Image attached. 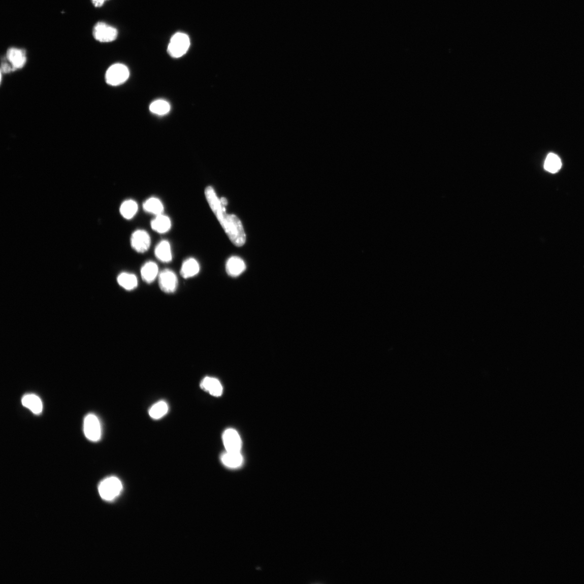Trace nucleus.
<instances>
[{"mask_svg": "<svg viewBox=\"0 0 584 584\" xmlns=\"http://www.w3.org/2000/svg\"><path fill=\"white\" fill-rule=\"evenodd\" d=\"M190 44L189 38L187 35L177 33L171 38L168 51L172 57L179 58L187 53Z\"/></svg>", "mask_w": 584, "mask_h": 584, "instance_id": "3", "label": "nucleus"}, {"mask_svg": "<svg viewBox=\"0 0 584 584\" xmlns=\"http://www.w3.org/2000/svg\"><path fill=\"white\" fill-rule=\"evenodd\" d=\"M222 463L231 469H237L243 463V457L240 452H228L223 453L221 458Z\"/></svg>", "mask_w": 584, "mask_h": 584, "instance_id": "18", "label": "nucleus"}, {"mask_svg": "<svg viewBox=\"0 0 584 584\" xmlns=\"http://www.w3.org/2000/svg\"><path fill=\"white\" fill-rule=\"evenodd\" d=\"M83 430L86 437L90 441H98L101 438V425L98 417L93 414H88L85 417Z\"/></svg>", "mask_w": 584, "mask_h": 584, "instance_id": "7", "label": "nucleus"}, {"mask_svg": "<svg viewBox=\"0 0 584 584\" xmlns=\"http://www.w3.org/2000/svg\"><path fill=\"white\" fill-rule=\"evenodd\" d=\"M22 404L34 414H39L43 411V403L40 398L36 395H24L22 398Z\"/></svg>", "mask_w": 584, "mask_h": 584, "instance_id": "16", "label": "nucleus"}, {"mask_svg": "<svg viewBox=\"0 0 584 584\" xmlns=\"http://www.w3.org/2000/svg\"><path fill=\"white\" fill-rule=\"evenodd\" d=\"M138 211L137 203L133 200H127L121 204L120 212L124 219L130 220L134 218Z\"/></svg>", "mask_w": 584, "mask_h": 584, "instance_id": "21", "label": "nucleus"}, {"mask_svg": "<svg viewBox=\"0 0 584 584\" xmlns=\"http://www.w3.org/2000/svg\"><path fill=\"white\" fill-rule=\"evenodd\" d=\"M562 164L560 157L554 153H549L544 163V169L549 173H556L560 171Z\"/></svg>", "mask_w": 584, "mask_h": 584, "instance_id": "22", "label": "nucleus"}, {"mask_svg": "<svg viewBox=\"0 0 584 584\" xmlns=\"http://www.w3.org/2000/svg\"><path fill=\"white\" fill-rule=\"evenodd\" d=\"M205 195L211 209L232 243L237 247L243 246L246 243V237L240 220L236 215L226 213V207L221 204L212 186L206 188Z\"/></svg>", "mask_w": 584, "mask_h": 584, "instance_id": "1", "label": "nucleus"}, {"mask_svg": "<svg viewBox=\"0 0 584 584\" xmlns=\"http://www.w3.org/2000/svg\"><path fill=\"white\" fill-rule=\"evenodd\" d=\"M15 71L12 66L7 63H3L2 66V72L4 73H10Z\"/></svg>", "mask_w": 584, "mask_h": 584, "instance_id": "25", "label": "nucleus"}, {"mask_svg": "<svg viewBox=\"0 0 584 584\" xmlns=\"http://www.w3.org/2000/svg\"><path fill=\"white\" fill-rule=\"evenodd\" d=\"M151 226L155 232L159 234H165L171 230L172 222L168 216L161 214L156 215L151 221Z\"/></svg>", "mask_w": 584, "mask_h": 584, "instance_id": "15", "label": "nucleus"}, {"mask_svg": "<svg viewBox=\"0 0 584 584\" xmlns=\"http://www.w3.org/2000/svg\"><path fill=\"white\" fill-rule=\"evenodd\" d=\"M222 440L226 451L240 452L242 441L237 431L232 429L226 430L223 434Z\"/></svg>", "mask_w": 584, "mask_h": 584, "instance_id": "9", "label": "nucleus"}, {"mask_svg": "<svg viewBox=\"0 0 584 584\" xmlns=\"http://www.w3.org/2000/svg\"><path fill=\"white\" fill-rule=\"evenodd\" d=\"M131 246L139 253H144L151 244V239L148 232L143 230H138L132 233L131 238Z\"/></svg>", "mask_w": 584, "mask_h": 584, "instance_id": "8", "label": "nucleus"}, {"mask_svg": "<svg viewBox=\"0 0 584 584\" xmlns=\"http://www.w3.org/2000/svg\"><path fill=\"white\" fill-rule=\"evenodd\" d=\"M108 0H91V3L96 8H100L104 6Z\"/></svg>", "mask_w": 584, "mask_h": 584, "instance_id": "26", "label": "nucleus"}, {"mask_svg": "<svg viewBox=\"0 0 584 584\" xmlns=\"http://www.w3.org/2000/svg\"><path fill=\"white\" fill-rule=\"evenodd\" d=\"M129 77L127 67L121 63H116L110 67L106 73V81L108 85L119 86L126 82Z\"/></svg>", "mask_w": 584, "mask_h": 584, "instance_id": "4", "label": "nucleus"}, {"mask_svg": "<svg viewBox=\"0 0 584 584\" xmlns=\"http://www.w3.org/2000/svg\"><path fill=\"white\" fill-rule=\"evenodd\" d=\"M154 253L157 259L164 263H169L172 261V253L170 242L162 240L155 248Z\"/></svg>", "mask_w": 584, "mask_h": 584, "instance_id": "13", "label": "nucleus"}, {"mask_svg": "<svg viewBox=\"0 0 584 584\" xmlns=\"http://www.w3.org/2000/svg\"><path fill=\"white\" fill-rule=\"evenodd\" d=\"M169 411V406L164 401L158 402L152 406L149 411L150 416L154 419H159Z\"/></svg>", "mask_w": 584, "mask_h": 584, "instance_id": "23", "label": "nucleus"}, {"mask_svg": "<svg viewBox=\"0 0 584 584\" xmlns=\"http://www.w3.org/2000/svg\"><path fill=\"white\" fill-rule=\"evenodd\" d=\"M200 270V266L198 262L193 257H189L183 262L180 275L182 278L187 279L196 276Z\"/></svg>", "mask_w": 584, "mask_h": 584, "instance_id": "12", "label": "nucleus"}, {"mask_svg": "<svg viewBox=\"0 0 584 584\" xmlns=\"http://www.w3.org/2000/svg\"><path fill=\"white\" fill-rule=\"evenodd\" d=\"M119 284L127 290L135 289L138 285V280L136 275L128 273H122L118 277Z\"/></svg>", "mask_w": 584, "mask_h": 584, "instance_id": "20", "label": "nucleus"}, {"mask_svg": "<svg viewBox=\"0 0 584 584\" xmlns=\"http://www.w3.org/2000/svg\"><path fill=\"white\" fill-rule=\"evenodd\" d=\"M170 110V104L163 100H156V101L152 103L149 107L150 111L158 115L168 114Z\"/></svg>", "mask_w": 584, "mask_h": 584, "instance_id": "24", "label": "nucleus"}, {"mask_svg": "<svg viewBox=\"0 0 584 584\" xmlns=\"http://www.w3.org/2000/svg\"><path fill=\"white\" fill-rule=\"evenodd\" d=\"M98 490L100 496L104 500L112 501L120 494L122 485L118 478L111 477L100 482Z\"/></svg>", "mask_w": 584, "mask_h": 584, "instance_id": "2", "label": "nucleus"}, {"mask_svg": "<svg viewBox=\"0 0 584 584\" xmlns=\"http://www.w3.org/2000/svg\"><path fill=\"white\" fill-rule=\"evenodd\" d=\"M246 269L245 263L239 256H231L226 262V271L228 275L232 277L240 276Z\"/></svg>", "mask_w": 584, "mask_h": 584, "instance_id": "11", "label": "nucleus"}, {"mask_svg": "<svg viewBox=\"0 0 584 584\" xmlns=\"http://www.w3.org/2000/svg\"><path fill=\"white\" fill-rule=\"evenodd\" d=\"M158 285L165 294H171L177 290L178 279L176 274L169 269L162 271L158 276Z\"/></svg>", "mask_w": 584, "mask_h": 584, "instance_id": "6", "label": "nucleus"}, {"mask_svg": "<svg viewBox=\"0 0 584 584\" xmlns=\"http://www.w3.org/2000/svg\"><path fill=\"white\" fill-rule=\"evenodd\" d=\"M6 57L14 70L23 68L27 62L26 51L20 48L12 47L8 49Z\"/></svg>", "mask_w": 584, "mask_h": 584, "instance_id": "10", "label": "nucleus"}, {"mask_svg": "<svg viewBox=\"0 0 584 584\" xmlns=\"http://www.w3.org/2000/svg\"><path fill=\"white\" fill-rule=\"evenodd\" d=\"M220 202H221V204L223 206L226 207L228 205V201L226 198L222 197L220 199Z\"/></svg>", "mask_w": 584, "mask_h": 584, "instance_id": "27", "label": "nucleus"}, {"mask_svg": "<svg viewBox=\"0 0 584 584\" xmlns=\"http://www.w3.org/2000/svg\"><path fill=\"white\" fill-rule=\"evenodd\" d=\"M92 34L96 41L102 43H111L118 36L115 28L104 22H98L93 28Z\"/></svg>", "mask_w": 584, "mask_h": 584, "instance_id": "5", "label": "nucleus"}, {"mask_svg": "<svg viewBox=\"0 0 584 584\" xmlns=\"http://www.w3.org/2000/svg\"><path fill=\"white\" fill-rule=\"evenodd\" d=\"M158 266L153 262H147L141 269V278L147 283L153 282L158 276Z\"/></svg>", "mask_w": 584, "mask_h": 584, "instance_id": "17", "label": "nucleus"}, {"mask_svg": "<svg viewBox=\"0 0 584 584\" xmlns=\"http://www.w3.org/2000/svg\"><path fill=\"white\" fill-rule=\"evenodd\" d=\"M144 210L150 214L158 215L163 214L164 206L159 199L156 197L149 198L143 204Z\"/></svg>", "mask_w": 584, "mask_h": 584, "instance_id": "19", "label": "nucleus"}, {"mask_svg": "<svg viewBox=\"0 0 584 584\" xmlns=\"http://www.w3.org/2000/svg\"><path fill=\"white\" fill-rule=\"evenodd\" d=\"M200 387L214 397H220L222 394L223 388L219 380L212 377H205L200 383Z\"/></svg>", "mask_w": 584, "mask_h": 584, "instance_id": "14", "label": "nucleus"}]
</instances>
